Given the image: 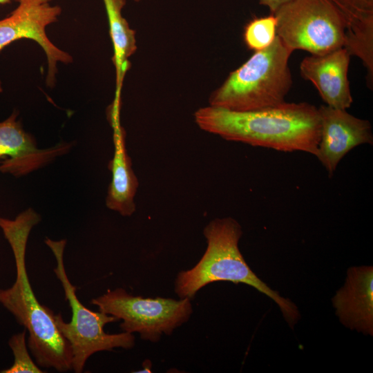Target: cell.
Here are the masks:
<instances>
[{"mask_svg":"<svg viewBox=\"0 0 373 373\" xmlns=\"http://www.w3.org/2000/svg\"><path fill=\"white\" fill-rule=\"evenodd\" d=\"M352 56L362 61L367 70L366 82L373 86V15L347 19L343 46Z\"/></svg>","mask_w":373,"mask_h":373,"instance_id":"obj_15","label":"cell"},{"mask_svg":"<svg viewBox=\"0 0 373 373\" xmlns=\"http://www.w3.org/2000/svg\"><path fill=\"white\" fill-rule=\"evenodd\" d=\"M90 303L99 311L122 320L123 332H137L142 339L152 343L158 342L162 334L171 335L193 312L189 298L134 296L121 287L108 290Z\"/></svg>","mask_w":373,"mask_h":373,"instance_id":"obj_7","label":"cell"},{"mask_svg":"<svg viewBox=\"0 0 373 373\" xmlns=\"http://www.w3.org/2000/svg\"><path fill=\"white\" fill-rule=\"evenodd\" d=\"M273 14L276 35L293 52L321 55L343 46L347 19L332 0H291Z\"/></svg>","mask_w":373,"mask_h":373,"instance_id":"obj_6","label":"cell"},{"mask_svg":"<svg viewBox=\"0 0 373 373\" xmlns=\"http://www.w3.org/2000/svg\"><path fill=\"white\" fill-rule=\"evenodd\" d=\"M108 16L110 35L114 48L113 63L116 68L117 92L119 97L122 82L129 68L128 58L137 49L135 32L122 15L126 0H103Z\"/></svg>","mask_w":373,"mask_h":373,"instance_id":"obj_14","label":"cell"},{"mask_svg":"<svg viewBox=\"0 0 373 373\" xmlns=\"http://www.w3.org/2000/svg\"><path fill=\"white\" fill-rule=\"evenodd\" d=\"M336 315L346 327L365 334H373V268L353 267L347 270L344 286L332 299Z\"/></svg>","mask_w":373,"mask_h":373,"instance_id":"obj_12","label":"cell"},{"mask_svg":"<svg viewBox=\"0 0 373 373\" xmlns=\"http://www.w3.org/2000/svg\"><path fill=\"white\" fill-rule=\"evenodd\" d=\"M346 19L373 15V0H332Z\"/></svg>","mask_w":373,"mask_h":373,"instance_id":"obj_18","label":"cell"},{"mask_svg":"<svg viewBox=\"0 0 373 373\" xmlns=\"http://www.w3.org/2000/svg\"><path fill=\"white\" fill-rule=\"evenodd\" d=\"M17 117L15 111L0 122V159L8 156L0 164L1 172L16 177L25 175L71 149L72 144L65 142L48 149H38L35 138L23 129Z\"/></svg>","mask_w":373,"mask_h":373,"instance_id":"obj_10","label":"cell"},{"mask_svg":"<svg viewBox=\"0 0 373 373\" xmlns=\"http://www.w3.org/2000/svg\"><path fill=\"white\" fill-rule=\"evenodd\" d=\"M27 331L24 329L22 332L12 335L8 341V345L14 356L12 365L0 371L1 373H42L39 365L31 358L28 352L26 336Z\"/></svg>","mask_w":373,"mask_h":373,"instance_id":"obj_17","label":"cell"},{"mask_svg":"<svg viewBox=\"0 0 373 373\" xmlns=\"http://www.w3.org/2000/svg\"><path fill=\"white\" fill-rule=\"evenodd\" d=\"M52 0H19L17 8L7 17L0 20V50L21 39L37 42L46 54L48 70L46 83L53 87L59 62L73 61V57L61 50L48 39L46 28L58 20L61 8L52 5Z\"/></svg>","mask_w":373,"mask_h":373,"instance_id":"obj_8","label":"cell"},{"mask_svg":"<svg viewBox=\"0 0 373 373\" xmlns=\"http://www.w3.org/2000/svg\"><path fill=\"white\" fill-rule=\"evenodd\" d=\"M289 1L291 0H259V3L267 7L270 13L273 14L279 7Z\"/></svg>","mask_w":373,"mask_h":373,"instance_id":"obj_19","label":"cell"},{"mask_svg":"<svg viewBox=\"0 0 373 373\" xmlns=\"http://www.w3.org/2000/svg\"><path fill=\"white\" fill-rule=\"evenodd\" d=\"M350 57L342 47L325 54H311L300 62L301 76L314 85L329 106L347 109L352 104L347 78Z\"/></svg>","mask_w":373,"mask_h":373,"instance_id":"obj_11","label":"cell"},{"mask_svg":"<svg viewBox=\"0 0 373 373\" xmlns=\"http://www.w3.org/2000/svg\"><path fill=\"white\" fill-rule=\"evenodd\" d=\"M12 0H0V4H6V3H8L11 1Z\"/></svg>","mask_w":373,"mask_h":373,"instance_id":"obj_20","label":"cell"},{"mask_svg":"<svg viewBox=\"0 0 373 373\" xmlns=\"http://www.w3.org/2000/svg\"><path fill=\"white\" fill-rule=\"evenodd\" d=\"M203 131L224 140L274 150L316 155L321 136L318 108L307 102L287 103L249 111L209 106L194 113Z\"/></svg>","mask_w":373,"mask_h":373,"instance_id":"obj_1","label":"cell"},{"mask_svg":"<svg viewBox=\"0 0 373 373\" xmlns=\"http://www.w3.org/2000/svg\"><path fill=\"white\" fill-rule=\"evenodd\" d=\"M207 247L199 262L191 269L180 271L175 280V292L180 298L193 299L208 284L218 281L245 283L267 295L279 306L292 327L299 319L296 306L280 296L250 269L238 247L242 227L231 217L216 218L204 227Z\"/></svg>","mask_w":373,"mask_h":373,"instance_id":"obj_3","label":"cell"},{"mask_svg":"<svg viewBox=\"0 0 373 373\" xmlns=\"http://www.w3.org/2000/svg\"><path fill=\"white\" fill-rule=\"evenodd\" d=\"M293 51L276 35L267 48L255 51L230 73L210 95L209 106L235 111H249L285 102L292 86L289 59Z\"/></svg>","mask_w":373,"mask_h":373,"instance_id":"obj_4","label":"cell"},{"mask_svg":"<svg viewBox=\"0 0 373 373\" xmlns=\"http://www.w3.org/2000/svg\"><path fill=\"white\" fill-rule=\"evenodd\" d=\"M276 37V19L274 14L254 18L245 27L243 39L250 50L258 51L269 46Z\"/></svg>","mask_w":373,"mask_h":373,"instance_id":"obj_16","label":"cell"},{"mask_svg":"<svg viewBox=\"0 0 373 373\" xmlns=\"http://www.w3.org/2000/svg\"><path fill=\"white\" fill-rule=\"evenodd\" d=\"M133 1H135V2H139V1H140L141 0H133Z\"/></svg>","mask_w":373,"mask_h":373,"instance_id":"obj_21","label":"cell"},{"mask_svg":"<svg viewBox=\"0 0 373 373\" xmlns=\"http://www.w3.org/2000/svg\"><path fill=\"white\" fill-rule=\"evenodd\" d=\"M321 136L315 155L331 176L341 159L354 147L372 144L373 135L368 120L327 105L318 108Z\"/></svg>","mask_w":373,"mask_h":373,"instance_id":"obj_9","label":"cell"},{"mask_svg":"<svg viewBox=\"0 0 373 373\" xmlns=\"http://www.w3.org/2000/svg\"><path fill=\"white\" fill-rule=\"evenodd\" d=\"M40 220V216L31 208L14 220L0 217V228L10 245L16 267L14 284L0 289V304L28 332V347L37 364L65 372L73 369L71 347L57 327L55 314L37 300L26 269L28 239Z\"/></svg>","mask_w":373,"mask_h":373,"instance_id":"obj_2","label":"cell"},{"mask_svg":"<svg viewBox=\"0 0 373 373\" xmlns=\"http://www.w3.org/2000/svg\"><path fill=\"white\" fill-rule=\"evenodd\" d=\"M56 260L54 273L60 281L64 291L65 299L69 303L72 316L69 323L64 321L60 314H55L57 329L69 343L73 353V369L75 373H82L88 358L100 351H111L116 347L131 349L135 345L132 333L107 334L105 325L119 319L100 311L93 312L85 307L77 296V287L74 286L66 271L64 253L66 240L45 239Z\"/></svg>","mask_w":373,"mask_h":373,"instance_id":"obj_5","label":"cell"},{"mask_svg":"<svg viewBox=\"0 0 373 373\" xmlns=\"http://www.w3.org/2000/svg\"><path fill=\"white\" fill-rule=\"evenodd\" d=\"M119 104L113 103L109 112V119L113 128L114 154L108 167L112 179L108 186L106 204L108 209L123 216H131L135 211L134 198L138 181L132 169L128 155L125 131L119 123Z\"/></svg>","mask_w":373,"mask_h":373,"instance_id":"obj_13","label":"cell"}]
</instances>
